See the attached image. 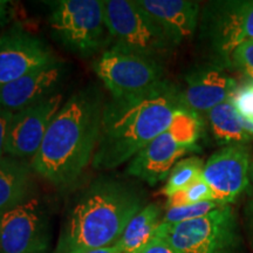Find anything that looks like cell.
<instances>
[{
  "label": "cell",
  "mask_w": 253,
  "mask_h": 253,
  "mask_svg": "<svg viewBox=\"0 0 253 253\" xmlns=\"http://www.w3.org/2000/svg\"><path fill=\"white\" fill-rule=\"evenodd\" d=\"M49 24L66 47L81 55H90L109 39L104 23L103 1L60 0L54 2Z\"/></svg>",
  "instance_id": "52a82bcc"
},
{
  "label": "cell",
  "mask_w": 253,
  "mask_h": 253,
  "mask_svg": "<svg viewBox=\"0 0 253 253\" xmlns=\"http://www.w3.org/2000/svg\"><path fill=\"white\" fill-rule=\"evenodd\" d=\"M61 75V65L55 62L2 84L0 86V107L14 114L52 96Z\"/></svg>",
  "instance_id": "9a60e30c"
},
{
  "label": "cell",
  "mask_w": 253,
  "mask_h": 253,
  "mask_svg": "<svg viewBox=\"0 0 253 253\" xmlns=\"http://www.w3.org/2000/svg\"><path fill=\"white\" fill-rule=\"evenodd\" d=\"M239 119H240V118H239ZM240 122H242V125H243V126H244L245 130L248 131L249 134L252 136V138H253V123L246 122L245 120H243V119H240Z\"/></svg>",
  "instance_id": "f546056e"
},
{
  "label": "cell",
  "mask_w": 253,
  "mask_h": 253,
  "mask_svg": "<svg viewBox=\"0 0 253 253\" xmlns=\"http://www.w3.org/2000/svg\"><path fill=\"white\" fill-rule=\"evenodd\" d=\"M251 153L246 145H226L205 162L203 178L210 186L213 201L231 205L249 186Z\"/></svg>",
  "instance_id": "7c38bea8"
},
{
  "label": "cell",
  "mask_w": 253,
  "mask_h": 253,
  "mask_svg": "<svg viewBox=\"0 0 253 253\" xmlns=\"http://www.w3.org/2000/svg\"><path fill=\"white\" fill-rule=\"evenodd\" d=\"M201 132L199 115L185 109L179 110L171 126L129 162L126 175L149 185L168 178L172 168L184 155L197 150Z\"/></svg>",
  "instance_id": "277c9868"
},
{
  "label": "cell",
  "mask_w": 253,
  "mask_h": 253,
  "mask_svg": "<svg viewBox=\"0 0 253 253\" xmlns=\"http://www.w3.org/2000/svg\"><path fill=\"white\" fill-rule=\"evenodd\" d=\"M154 237L166 240L179 253H238L240 250L238 223L231 205L198 219L161 223Z\"/></svg>",
  "instance_id": "5b68a950"
},
{
  "label": "cell",
  "mask_w": 253,
  "mask_h": 253,
  "mask_svg": "<svg viewBox=\"0 0 253 253\" xmlns=\"http://www.w3.org/2000/svg\"><path fill=\"white\" fill-rule=\"evenodd\" d=\"M204 166L203 160L197 156L183 158L172 168L168 176L167 183L162 190L163 195L169 198L198 181L203 177Z\"/></svg>",
  "instance_id": "ffe728a7"
},
{
  "label": "cell",
  "mask_w": 253,
  "mask_h": 253,
  "mask_svg": "<svg viewBox=\"0 0 253 253\" xmlns=\"http://www.w3.org/2000/svg\"><path fill=\"white\" fill-rule=\"evenodd\" d=\"M246 218H248L249 231L250 233H251V237L253 239V195L251 199L249 201L248 207H246Z\"/></svg>",
  "instance_id": "83f0119b"
},
{
  "label": "cell",
  "mask_w": 253,
  "mask_h": 253,
  "mask_svg": "<svg viewBox=\"0 0 253 253\" xmlns=\"http://www.w3.org/2000/svg\"><path fill=\"white\" fill-rule=\"evenodd\" d=\"M182 109L179 90L167 80L144 93L104 103L93 167L112 170L130 162Z\"/></svg>",
  "instance_id": "6da1fadb"
},
{
  "label": "cell",
  "mask_w": 253,
  "mask_h": 253,
  "mask_svg": "<svg viewBox=\"0 0 253 253\" xmlns=\"http://www.w3.org/2000/svg\"><path fill=\"white\" fill-rule=\"evenodd\" d=\"M207 119L214 140L224 147L246 145L252 141V136L243 126L231 99L208 112Z\"/></svg>",
  "instance_id": "d6986e66"
},
{
  "label": "cell",
  "mask_w": 253,
  "mask_h": 253,
  "mask_svg": "<svg viewBox=\"0 0 253 253\" xmlns=\"http://www.w3.org/2000/svg\"><path fill=\"white\" fill-rule=\"evenodd\" d=\"M103 101L95 89H82L62 104L50 123L32 169L59 188L72 185L93 162L102 121Z\"/></svg>",
  "instance_id": "7a4b0ae2"
},
{
  "label": "cell",
  "mask_w": 253,
  "mask_h": 253,
  "mask_svg": "<svg viewBox=\"0 0 253 253\" xmlns=\"http://www.w3.org/2000/svg\"><path fill=\"white\" fill-rule=\"evenodd\" d=\"M238 87L235 79L216 63L189 73L185 78V88L179 90V97L183 108L199 115L232 99Z\"/></svg>",
  "instance_id": "5bb4252c"
},
{
  "label": "cell",
  "mask_w": 253,
  "mask_h": 253,
  "mask_svg": "<svg viewBox=\"0 0 253 253\" xmlns=\"http://www.w3.org/2000/svg\"><path fill=\"white\" fill-rule=\"evenodd\" d=\"M229 67L236 68L250 81H253V40L246 41L233 50Z\"/></svg>",
  "instance_id": "603a6c76"
},
{
  "label": "cell",
  "mask_w": 253,
  "mask_h": 253,
  "mask_svg": "<svg viewBox=\"0 0 253 253\" xmlns=\"http://www.w3.org/2000/svg\"><path fill=\"white\" fill-rule=\"evenodd\" d=\"M208 201H213V195L210 186L208 185V183L202 177L198 181L189 185L188 188L183 189L182 191L177 192L171 197L168 198L167 209L198 204Z\"/></svg>",
  "instance_id": "7402d4cb"
},
{
  "label": "cell",
  "mask_w": 253,
  "mask_h": 253,
  "mask_svg": "<svg viewBox=\"0 0 253 253\" xmlns=\"http://www.w3.org/2000/svg\"><path fill=\"white\" fill-rule=\"evenodd\" d=\"M87 253H121V252L119 251V249L116 248L115 245H113V246H108V248L94 250V251H90Z\"/></svg>",
  "instance_id": "f1b7e54d"
},
{
  "label": "cell",
  "mask_w": 253,
  "mask_h": 253,
  "mask_svg": "<svg viewBox=\"0 0 253 253\" xmlns=\"http://www.w3.org/2000/svg\"><path fill=\"white\" fill-rule=\"evenodd\" d=\"M103 11L112 47L157 60L173 46L137 0H104Z\"/></svg>",
  "instance_id": "8992f818"
},
{
  "label": "cell",
  "mask_w": 253,
  "mask_h": 253,
  "mask_svg": "<svg viewBox=\"0 0 253 253\" xmlns=\"http://www.w3.org/2000/svg\"><path fill=\"white\" fill-rule=\"evenodd\" d=\"M143 208L132 186L113 179L95 182L73 207L53 253H87L115 245Z\"/></svg>",
  "instance_id": "3957f363"
},
{
  "label": "cell",
  "mask_w": 253,
  "mask_h": 253,
  "mask_svg": "<svg viewBox=\"0 0 253 253\" xmlns=\"http://www.w3.org/2000/svg\"><path fill=\"white\" fill-rule=\"evenodd\" d=\"M55 62L48 47L21 28L0 36V86Z\"/></svg>",
  "instance_id": "4fadbf2b"
},
{
  "label": "cell",
  "mask_w": 253,
  "mask_h": 253,
  "mask_svg": "<svg viewBox=\"0 0 253 253\" xmlns=\"http://www.w3.org/2000/svg\"><path fill=\"white\" fill-rule=\"evenodd\" d=\"M223 207V205L218 204L214 201H208L202 202L198 204L192 205H185V207H178V208H170L167 209L166 213L162 217L161 223L164 224H178L184 223V221L198 219L207 214L211 213L212 211L217 210L218 208Z\"/></svg>",
  "instance_id": "44dd1931"
},
{
  "label": "cell",
  "mask_w": 253,
  "mask_h": 253,
  "mask_svg": "<svg viewBox=\"0 0 253 253\" xmlns=\"http://www.w3.org/2000/svg\"><path fill=\"white\" fill-rule=\"evenodd\" d=\"M231 101L239 118L246 122L253 123V81H249L242 87H238Z\"/></svg>",
  "instance_id": "cb8c5ba5"
},
{
  "label": "cell",
  "mask_w": 253,
  "mask_h": 253,
  "mask_svg": "<svg viewBox=\"0 0 253 253\" xmlns=\"http://www.w3.org/2000/svg\"><path fill=\"white\" fill-rule=\"evenodd\" d=\"M32 170L24 160L0 158V216L33 197Z\"/></svg>",
  "instance_id": "e0dca14e"
},
{
  "label": "cell",
  "mask_w": 253,
  "mask_h": 253,
  "mask_svg": "<svg viewBox=\"0 0 253 253\" xmlns=\"http://www.w3.org/2000/svg\"><path fill=\"white\" fill-rule=\"evenodd\" d=\"M95 73L113 99L134 96L166 81L157 60L112 47L94 63Z\"/></svg>",
  "instance_id": "ba28073f"
},
{
  "label": "cell",
  "mask_w": 253,
  "mask_h": 253,
  "mask_svg": "<svg viewBox=\"0 0 253 253\" xmlns=\"http://www.w3.org/2000/svg\"><path fill=\"white\" fill-rule=\"evenodd\" d=\"M49 242L48 218L34 196L0 216V253H46Z\"/></svg>",
  "instance_id": "30bf717a"
},
{
  "label": "cell",
  "mask_w": 253,
  "mask_h": 253,
  "mask_svg": "<svg viewBox=\"0 0 253 253\" xmlns=\"http://www.w3.org/2000/svg\"><path fill=\"white\" fill-rule=\"evenodd\" d=\"M161 220L160 207L156 204L145 205L129 221L115 246L121 253H141L154 238Z\"/></svg>",
  "instance_id": "ac0fdd59"
},
{
  "label": "cell",
  "mask_w": 253,
  "mask_h": 253,
  "mask_svg": "<svg viewBox=\"0 0 253 253\" xmlns=\"http://www.w3.org/2000/svg\"><path fill=\"white\" fill-rule=\"evenodd\" d=\"M17 13V5L13 1L0 0V25L9 23Z\"/></svg>",
  "instance_id": "4316f807"
},
{
  "label": "cell",
  "mask_w": 253,
  "mask_h": 253,
  "mask_svg": "<svg viewBox=\"0 0 253 253\" xmlns=\"http://www.w3.org/2000/svg\"><path fill=\"white\" fill-rule=\"evenodd\" d=\"M13 113L0 107V158L6 156V144Z\"/></svg>",
  "instance_id": "d4e9b609"
},
{
  "label": "cell",
  "mask_w": 253,
  "mask_h": 253,
  "mask_svg": "<svg viewBox=\"0 0 253 253\" xmlns=\"http://www.w3.org/2000/svg\"><path fill=\"white\" fill-rule=\"evenodd\" d=\"M249 186L253 190V162H251L249 171Z\"/></svg>",
  "instance_id": "4dcf8cb0"
},
{
  "label": "cell",
  "mask_w": 253,
  "mask_h": 253,
  "mask_svg": "<svg viewBox=\"0 0 253 253\" xmlns=\"http://www.w3.org/2000/svg\"><path fill=\"white\" fill-rule=\"evenodd\" d=\"M173 46L189 39L198 24L199 5L190 0H137Z\"/></svg>",
  "instance_id": "2e32d148"
},
{
  "label": "cell",
  "mask_w": 253,
  "mask_h": 253,
  "mask_svg": "<svg viewBox=\"0 0 253 253\" xmlns=\"http://www.w3.org/2000/svg\"><path fill=\"white\" fill-rule=\"evenodd\" d=\"M141 253H179L176 249H173L166 240L154 237L150 243L145 246V249Z\"/></svg>",
  "instance_id": "484cf974"
},
{
  "label": "cell",
  "mask_w": 253,
  "mask_h": 253,
  "mask_svg": "<svg viewBox=\"0 0 253 253\" xmlns=\"http://www.w3.org/2000/svg\"><path fill=\"white\" fill-rule=\"evenodd\" d=\"M202 33L217 65L229 66L233 50L253 40V0L210 2L202 18Z\"/></svg>",
  "instance_id": "9c48e42d"
},
{
  "label": "cell",
  "mask_w": 253,
  "mask_h": 253,
  "mask_svg": "<svg viewBox=\"0 0 253 253\" xmlns=\"http://www.w3.org/2000/svg\"><path fill=\"white\" fill-rule=\"evenodd\" d=\"M62 104V94L55 93L28 108L14 113L9 126L6 155L24 161L36 156Z\"/></svg>",
  "instance_id": "8fae6325"
}]
</instances>
